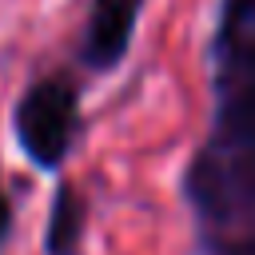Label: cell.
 I'll use <instances>...</instances> for the list:
<instances>
[{"label": "cell", "instance_id": "1", "mask_svg": "<svg viewBox=\"0 0 255 255\" xmlns=\"http://www.w3.org/2000/svg\"><path fill=\"white\" fill-rule=\"evenodd\" d=\"M76 135V88L68 80H40L16 108V139L40 167H56Z\"/></svg>", "mask_w": 255, "mask_h": 255}, {"label": "cell", "instance_id": "2", "mask_svg": "<svg viewBox=\"0 0 255 255\" xmlns=\"http://www.w3.org/2000/svg\"><path fill=\"white\" fill-rule=\"evenodd\" d=\"M135 16H139V0H92L88 36H84V64L116 68L131 44Z\"/></svg>", "mask_w": 255, "mask_h": 255}, {"label": "cell", "instance_id": "3", "mask_svg": "<svg viewBox=\"0 0 255 255\" xmlns=\"http://www.w3.org/2000/svg\"><path fill=\"white\" fill-rule=\"evenodd\" d=\"M80 219H84L80 195H76L72 187H60V195H56V203H52V219H48V251H52V255H72V251H76Z\"/></svg>", "mask_w": 255, "mask_h": 255}, {"label": "cell", "instance_id": "4", "mask_svg": "<svg viewBox=\"0 0 255 255\" xmlns=\"http://www.w3.org/2000/svg\"><path fill=\"white\" fill-rule=\"evenodd\" d=\"M223 48L239 64H255V0H231L223 16Z\"/></svg>", "mask_w": 255, "mask_h": 255}, {"label": "cell", "instance_id": "5", "mask_svg": "<svg viewBox=\"0 0 255 255\" xmlns=\"http://www.w3.org/2000/svg\"><path fill=\"white\" fill-rule=\"evenodd\" d=\"M219 139L227 147H255V88H247L243 96H235L223 112V128H219Z\"/></svg>", "mask_w": 255, "mask_h": 255}, {"label": "cell", "instance_id": "6", "mask_svg": "<svg viewBox=\"0 0 255 255\" xmlns=\"http://www.w3.org/2000/svg\"><path fill=\"white\" fill-rule=\"evenodd\" d=\"M8 223H12V207H8V199H4V191H0V243L8 239Z\"/></svg>", "mask_w": 255, "mask_h": 255}]
</instances>
